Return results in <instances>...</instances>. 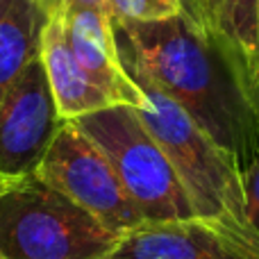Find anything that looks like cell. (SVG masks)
<instances>
[{
    "instance_id": "6da1fadb",
    "label": "cell",
    "mask_w": 259,
    "mask_h": 259,
    "mask_svg": "<svg viewBox=\"0 0 259 259\" xmlns=\"http://www.w3.org/2000/svg\"><path fill=\"white\" fill-rule=\"evenodd\" d=\"M112 18V16H109ZM118 59L159 87L243 168L259 152V80L219 25L184 12L161 21L112 18Z\"/></svg>"
},
{
    "instance_id": "7a4b0ae2",
    "label": "cell",
    "mask_w": 259,
    "mask_h": 259,
    "mask_svg": "<svg viewBox=\"0 0 259 259\" xmlns=\"http://www.w3.org/2000/svg\"><path fill=\"white\" fill-rule=\"evenodd\" d=\"M127 75L143 94V105L137 109L139 116L170 159L196 216L225 230L241 246L259 255V237L248 223L246 198L234 159L159 87L139 73Z\"/></svg>"
},
{
    "instance_id": "3957f363",
    "label": "cell",
    "mask_w": 259,
    "mask_h": 259,
    "mask_svg": "<svg viewBox=\"0 0 259 259\" xmlns=\"http://www.w3.org/2000/svg\"><path fill=\"white\" fill-rule=\"evenodd\" d=\"M118 239L34 173L0 189V259H105Z\"/></svg>"
},
{
    "instance_id": "277c9868",
    "label": "cell",
    "mask_w": 259,
    "mask_h": 259,
    "mask_svg": "<svg viewBox=\"0 0 259 259\" xmlns=\"http://www.w3.org/2000/svg\"><path fill=\"white\" fill-rule=\"evenodd\" d=\"M73 123L105 152L146 223L198 219L170 159L134 107L112 105Z\"/></svg>"
},
{
    "instance_id": "5b68a950",
    "label": "cell",
    "mask_w": 259,
    "mask_h": 259,
    "mask_svg": "<svg viewBox=\"0 0 259 259\" xmlns=\"http://www.w3.org/2000/svg\"><path fill=\"white\" fill-rule=\"evenodd\" d=\"M34 175L77 202L116 237L146 223L105 152L73 121H62Z\"/></svg>"
},
{
    "instance_id": "8992f818",
    "label": "cell",
    "mask_w": 259,
    "mask_h": 259,
    "mask_svg": "<svg viewBox=\"0 0 259 259\" xmlns=\"http://www.w3.org/2000/svg\"><path fill=\"white\" fill-rule=\"evenodd\" d=\"M62 121L39 55L0 100V173L9 180L34 173Z\"/></svg>"
},
{
    "instance_id": "52a82bcc",
    "label": "cell",
    "mask_w": 259,
    "mask_h": 259,
    "mask_svg": "<svg viewBox=\"0 0 259 259\" xmlns=\"http://www.w3.org/2000/svg\"><path fill=\"white\" fill-rule=\"evenodd\" d=\"M105 259H259L225 230L202 219L143 223L123 234Z\"/></svg>"
},
{
    "instance_id": "ba28073f",
    "label": "cell",
    "mask_w": 259,
    "mask_h": 259,
    "mask_svg": "<svg viewBox=\"0 0 259 259\" xmlns=\"http://www.w3.org/2000/svg\"><path fill=\"white\" fill-rule=\"evenodd\" d=\"M55 18L62 23L64 36L80 66L112 98V103L130 105L134 109L141 107L143 94L118 59L112 18L107 9L73 5L55 14Z\"/></svg>"
},
{
    "instance_id": "9c48e42d",
    "label": "cell",
    "mask_w": 259,
    "mask_h": 259,
    "mask_svg": "<svg viewBox=\"0 0 259 259\" xmlns=\"http://www.w3.org/2000/svg\"><path fill=\"white\" fill-rule=\"evenodd\" d=\"M41 62L50 82L57 112L64 121H73L84 114H94L112 107V98L87 75L75 59L59 18L50 16L41 39Z\"/></svg>"
},
{
    "instance_id": "30bf717a",
    "label": "cell",
    "mask_w": 259,
    "mask_h": 259,
    "mask_svg": "<svg viewBox=\"0 0 259 259\" xmlns=\"http://www.w3.org/2000/svg\"><path fill=\"white\" fill-rule=\"evenodd\" d=\"M50 21L41 0H0V100L41 55V39Z\"/></svg>"
},
{
    "instance_id": "8fae6325",
    "label": "cell",
    "mask_w": 259,
    "mask_h": 259,
    "mask_svg": "<svg viewBox=\"0 0 259 259\" xmlns=\"http://www.w3.org/2000/svg\"><path fill=\"white\" fill-rule=\"evenodd\" d=\"M219 27L237 46L250 73L259 80V0H223Z\"/></svg>"
},
{
    "instance_id": "7c38bea8",
    "label": "cell",
    "mask_w": 259,
    "mask_h": 259,
    "mask_svg": "<svg viewBox=\"0 0 259 259\" xmlns=\"http://www.w3.org/2000/svg\"><path fill=\"white\" fill-rule=\"evenodd\" d=\"M112 18L127 21H161L182 12L178 0H105Z\"/></svg>"
},
{
    "instance_id": "4fadbf2b",
    "label": "cell",
    "mask_w": 259,
    "mask_h": 259,
    "mask_svg": "<svg viewBox=\"0 0 259 259\" xmlns=\"http://www.w3.org/2000/svg\"><path fill=\"white\" fill-rule=\"evenodd\" d=\"M239 178H241L243 198H246L248 223L259 237V152L243 168H239Z\"/></svg>"
},
{
    "instance_id": "5bb4252c",
    "label": "cell",
    "mask_w": 259,
    "mask_h": 259,
    "mask_svg": "<svg viewBox=\"0 0 259 259\" xmlns=\"http://www.w3.org/2000/svg\"><path fill=\"white\" fill-rule=\"evenodd\" d=\"M44 7L48 9L50 16L59 14L64 7H73V5H82V7H98V9H107L105 0H41Z\"/></svg>"
},
{
    "instance_id": "9a60e30c",
    "label": "cell",
    "mask_w": 259,
    "mask_h": 259,
    "mask_svg": "<svg viewBox=\"0 0 259 259\" xmlns=\"http://www.w3.org/2000/svg\"><path fill=\"white\" fill-rule=\"evenodd\" d=\"M178 3L182 5V12L187 14L189 18H193L196 23H211V25H216L209 18V14H207V7L202 0H178Z\"/></svg>"
},
{
    "instance_id": "2e32d148",
    "label": "cell",
    "mask_w": 259,
    "mask_h": 259,
    "mask_svg": "<svg viewBox=\"0 0 259 259\" xmlns=\"http://www.w3.org/2000/svg\"><path fill=\"white\" fill-rule=\"evenodd\" d=\"M202 3H205L209 18L219 25V14H221V5H223V0H202Z\"/></svg>"
},
{
    "instance_id": "e0dca14e",
    "label": "cell",
    "mask_w": 259,
    "mask_h": 259,
    "mask_svg": "<svg viewBox=\"0 0 259 259\" xmlns=\"http://www.w3.org/2000/svg\"><path fill=\"white\" fill-rule=\"evenodd\" d=\"M7 182H9V178H5V175L0 173V189H3V187H5V184H7Z\"/></svg>"
}]
</instances>
